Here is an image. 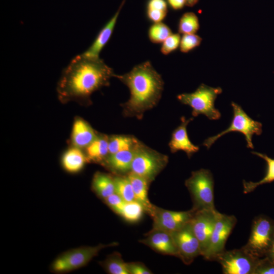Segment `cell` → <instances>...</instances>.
Here are the masks:
<instances>
[{"mask_svg":"<svg viewBox=\"0 0 274 274\" xmlns=\"http://www.w3.org/2000/svg\"><path fill=\"white\" fill-rule=\"evenodd\" d=\"M236 221L234 215H228L217 211L209 245L202 255L205 259L215 260L217 256L225 250L226 242Z\"/></svg>","mask_w":274,"mask_h":274,"instance_id":"10","label":"cell"},{"mask_svg":"<svg viewBox=\"0 0 274 274\" xmlns=\"http://www.w3.org/2000/svg\"><path fill=\"white\" fill-rule=\"evenodd\" d=\"M216 210L195 211L190 221L192 229L200 243L201 256L206 251L216 219Z\"/></svg>","mask_w":274,"mask_h":274,"instance_id":"13","label":"cell"},{"mask_svg":"<svg viewBox=\"0 0 274 274\" xmlns=\"http://www.w3.org/2000/svg\"><path fill=\"white\" fill-rule=\"evenodd\" d=\"M274 237V221L265 216H258L253 222L251 234L244 248L253 256L265 257Z\"/></svg>","mask_w":274,"mask_h":274,"instance_id":"7","label":"cell"},{"mask_svg":"<svg viewBox=\"0 0 274 274\" xmlns=\"http://www.w3.org/2000/svg\"><path fill=\"white\" fill-rule=\"evenodd\" d=\"M253 274H274V261L267 256L259 258Z\"/></svg>","mask_w":274,"mask_h":274,"instance_id":"32","label":"cell"},{"mask_svg":"<svg viewBox=\"0 0 274 274\" xmlns=\"http://www.w3.org/2000/svg\"><path fill=\"white\" fill-rule=\"evenodd\" d=\"M139 142L136 139L132 136H113L109 139V154L132 149L135 147Z\"/></svg>","mask_w":274,"mask_h":274,"instance_id":"25","label":"cell"},{"mask_svg":"<svg viewBox=\"0 0 274 274\" xmlns=\"http://www.w3.org/2000/svg\"><path fill=\"white\" fill-rule=\"evenodd\" d=\"M199 0H186V6L188 7H193L195 5Z\"/></svg>","mask_w":274,"mask_h":274,"instance_id":"39","label":"cell"},{"mask_svg":"<svg viewBox=\"0 0 274 274\" xmlns=\"http://www.w3.org/2000/svg\"><path fill=\"white\" fill-rule=\"evenodd\" d=\"M129 274H152V272L143 263L139 262L127 263Z\"/></svg>","mask_w":274,"mask_h":274,"instance_id":"34","label":"cell"},{"mask_svg":"<svg viewBox=\"0 0 274 274\" xmlns=\"http://www.w3.org/2000/svg\"><path fill=\"white\" fill-rule=\"evenodd\" d=\"M251 153L263 159L266 163V172L264 177L260 181L256 182L243 181L244 193H250L258 186L274 181V159L271 158L265 154L252 151Z\"/></svg>","mask_w":274,"mask_h":274,"instance_id":"23","label":"cell"},{"mask_svg":"<svg viewBox=\"0 0 274 274\" xmlns=\"http://www.w3.org/2000/svg\"><path fill=\"white\" fill-rule=\"evenodd\" d=\"M233 116L230 125L227 129L216 135L207 138L203 145L209 149L215 142L223 135L231 131H237L244 135L247 142V147L254 149L252 137L254 134L259 135L262 132V124L249 117L241 106L231 102Z\"/></svg>","mask_w":274,"mask_h":274,"instance_id":"6","label":"cell"},{"mask_svg":"<svg viewBox=\"0 0 274 274\" xmlns=\"http://www.w3.org/2000/svg\"><path fill=\"white\" fill-rule=\"evenodd\" d=\"M169 6L175 10L182 9L186 5V0H167Z\"/></svg>","mask_w":274,"mask_h":274,"instance_id":"37","label":"cell"},{"mask_svg":"<svg viewBox=\"0 0 274 274\" xmlns=\"http://www.w3.org/2000/svg\"><path fill=\"white\" fill-rule=\"evenodd\" d=\"M185 184L193 202L195 211L216 210L214 204V181L211 172L207 169L193 171Z\"/></svg>","mask_w":274,"mask_h":274,"instance_id":"3","label":"cell"},{"mask_svg":"<svg viewBox=\"0 0 274 274\" xmlns=\"http://www.w3.org/2000/svg\"><path fill=\"white\" fill-rule=\"evenodd\" d=\"M139 242L160 254L178 256L172 235L167 231L152 229L146 234L145 237Z\"/></svg>","mask_w":274,"mask_h":274,"instance_id":"14","label":"cell"},{"mask_svg":"<svg viewBox=\"0 0 274 274\" xmlns=\"http://www.w3.org/2000/svg\"><path fill=\"white\" fill-rule=\"evenodd\" d=\"M259 259L243 247L224 250L217 256L215 260L221 264L224 274H253Z\"/></svg>","mask_w":274,"mask_h":274,"instance_id":"9","label":"cell"},{"mask_svg":"<svg viewBox=\"0 0 274 274\" xmlns=\"http://www.w3.org/2000/svg\"><path fill=\"white\" fill-rule=\"evenodd\" d=\"M86 148L87 159L93 161H103L109 154V138L105 135H97Z\"/></svg>","mask_w":274,"mask_h":274,"instance_id":"22","label":"cell"},{"mask_svg":"<svg viewBox=\"0 0 274 274\" xmlns=\"http://www.w3.org/2000/svg\"><path fill=\"white\" fill-rule=\"evenodd\" d=\"M194 212L193 209L187 211H173L156 207L151 217L153 220L152 229L172 233L189 223Z\"/></svg>","mask_w":274,"mask_h":274,"instance_id":"12","label":"cell"},{"mask_svg":"<svg viewBox=\"0 0 274 274\" xmlns=\"http://www.w3.org/2000/svg\"><path fill=\"white\" fill-rule=\"evenodd\" d=\"M132 186L135 200L140 203L144 211L151 217L152 216L156 206L152 204L148 198V187L150 183L145 178L131 172L127 174Z\"/></svg>","mask_w":274,"mask_h":274,"instance_id":"17","label":"cell"},{"mask_svg":"<svg viewBox=\"0 0 274 274\" xmlns=\"http://www.w3.org/2000/svg\"><path fill=\"white\" fill-rule=\"evenodd\" d=\"M222 92L220 87L215 88L201 84L195 91L180 94L177 98L183 104L192 108L193 117L202 114L210 120H215L221 117L220 112L215 107V101Z\"/></svg>","mask_w":274,"mask_h":274,"instance_id":"4","label":"cell"},{"mask_svg":"<svg viewBox=\"0 0 274 274\" xmlns=\"http://www.w3.org/2000/svg\"><path fill=\"white\" fill-rule=\"evenodd\" d=\"M144 209L142 205L136 200L126 202L120 215L129 222H136L143 216Z\"/></svg>","mask_w":274,"mask_h":274,"instance_id":"29","label":"cell"},{"mask_svg":"<svg viewBox=\"0 0 274 274\" xmlns=\"http://www.w3.org/2000/svg\"><path fill=\"white\" fill-rule=\"evenodd\" d=\"M108 206L116 213L120 215L126 201L116 193L109 196L105 200Z\"/></svg>","mask_w":274,"mask_h":274,"instance_id":"33","label":"cell"},{"mask_svg":"<svg viewBox=\"0 0 274 274\" xmlns=\"http://www.w3.org/2000/svg\"><path fill=\"white\" fill-rule=\"evenodd\" d=\"M127 86L130 91L128 100L122 105L126 116L141 119L144 113L154 108L159 101L163 90L161 76L150 61L134 66L123 75H114Z\"/></svg>","mask_w":274,"mask_h":274,"instance_id":"2","label":"cell"},{"mask_svg":"<svg viewBox=\"0 0 274 274\" xmlns=\"http://www.w3.org/2000/svg\"><path fill=\"white\" fill-rule=\"evenodd\" d=\"M172 33L169 27L162 22L153 23L148 29L150 41L154 44L162 43Z\"/></svg>","mask_w":274,"mask_h":274,"instance_id":"28","label":"cell"},{"mask_svg":"<svg viewBox=\"0 0 274 274\" xmlns=\"http://www.w3.org/2000/svg\"><path fill=\"white\" fill-rule=\"evenodd\" d=\"M202 38L195 33L184 34L181 38L180 50L183 53H187L199 46Z\"/></svg>","mask_w":274,"mask_h":274,"instance_id":"30","label":"cell"},{"mask_svg":"<svg viewBox=\"0 0 274 274\" xmlns=\"http://www.w3.org/2000/svg\"><path fill=\"white\" fill-rule=\"evenodd\" d=\"M168 157L139 142L135 147L130 172L151 183L163 169Z\"/></svg>","mask_w":274,"mask_h":274,"instance_id":"5","label":"cell"},{"mask_svg":"<svg viewBox=\"0 0 274 274\" xmlns=\"http://www.w3.org/2000/svg\"><path fill=\"white\" fill-rule=\"evenodd\" d=\"M126 1H122L114 15L100 29L89 47L82 53L84 55L92 58L99 57L101 51L108 43L113 34L120 13Z\"/></svg>","mask_w":274,"mask_h":274,"instance_id":"15","label":"cell"},{"mask_svg":"<svg viewBox=\"0 0 274 274\" xmlns=\"http://www.w3.org/2000/svg\"><path fill=\"white\" fill-rule=\"evenodd\" d=\"M115 193L126 202L135 200L131 182L127 176L119 175L114 178Z\"/></svg>","mask_w":274,"mask_h":274,"instance_id":"26","label":"cell"},{"mask_svg":"<svg viewBox=\"0 0 274 274\" xmlns=\"http://www.w3.org/2000/svg\"><path fill=\"white\" fill-rule=\"evenodd\" d=\"M102 265L110 274H129L127 263L124 262L120 254L115 252L103 261Z\"/></svg>","mask_w":274,"mask_h":274,"instance_id":"24","label":"cell"},{"mask_svg":"<svg viewBox=\"0 0 274 274\" xmlns=\"http://www.w3.org/2000/svg\"><path fill=\"white\" fill-rule=\"evenodd\" d=\"M92 187L96 194L104 200L115 193L114 178L106 173H96L92 179Z\"/></svg>","mask_w":274,"mask_h":274,"instance_id":"21","label":"cell"},{"mask_svg":"<svg viewBox=\"0 0 274 274\" xmlns=\"http://www.w3.org/2000/svg\"><path fill=\"white\" fill-rule=\"evenodd\" d=\"M265 256L274 261V237L270 248Z\"/></svg>","mask_w":274,"mask_h":274,"instance_id":"38","label":"cell"},{"mask_svg":"<svg viewBox=\"0 0 274 274\" xmlns=\"http://www.w3.org/2000/svg\"><path fill=\"white\" fill-rule=\"evenodd\" d=\"M97 135L91 126L85 120L77 118L72 128L71 141L74 147L86 148Z\"/></svg>","mask_w":274,"mask_h":274,"instance_id":"18","label":"cell"},{"mask_svg":"<svg viewBox=\"0 0 274 274\" xmlns=\"http://www.w3.org/2000/svg\"><path fill=\"white\" fill-rule=\"evenodd\" d=\"M192 120L193 118L187 120L184 117L181 118V123L173 131L168 144L172 153L183 151L190 158L199 150V147L192 143L189 140L187 131V126Z\"/></svg>","mask_w":274,"mask_h":274,"instance_id":"16","label":"cell"},{"mask_svg":"<svg viewBox=\"0 0 274 274\" xmlns=\"http://www.w3.org/2000/svg\"><path fill=\"white\" fill-rule=\"evenodd\" d=\"M199 28L198 18L193 12H186L181 16L178 24V31L181 34L195 33Z\"/></svg>","mask_w":274,"mask_h":274,"instance_id":"27","label":"cell"},{"mask_svg":"<svg viewBox=\"0 0 274 274\" xmlns=\"http://www.w3.org/2000/svg\"><path fill=\"white\" fill-rule=\"evenodd\" d=\"M167 12L154 10L147 9V16L150 21L153 23L162 22L166 17Z\"/></svg>","mask_w":274,"mask_h":274,"instance_id":"35","label":"cell"},{"mask_svg":"<svg viewBox=\"0 0 274 274\" xmlns=\"http://www.w3.org/2000/svg\"><path fill=\"white\" fill-rule=\"evenodd\" d=\"M171 234L178 250V257L184 264H190L197 256H201L200 243L190 221Z\"/></svg>","mask_w":274,"mask_h":274,"instance_id":"11","label":"cell"},{"mask_svg":"<svg viewBox=\"0 0 274 274\" xmlns=\"http://www.w3.org/2000/svg\"><path fill=\"white\" fill-rule=\"evenodd\" d=\"M147 9H154L167 12V4L165 0H149Z\"/></svg>","mask_w":274,"mask_h":274,"instance_id":"36","label":"cell"},{"mask_svg":"<svg viewBox=\"0 0 274 274\" xmlns=\"http://www.w3.org/2000/svg\"><path fill=\"white\" fill-rule=\"evenodd\" d=\"M118 245L116 242L95 246L80 247L67 251L59 256L51 265L55 272H69L87 264L103 249Z\"/></svg>","mask_w":274,"mask_h":274,"instance_id":"8","label":"cell"},{"mask_svg":"<svg viewBox=\"0 0 274 274\" xmlns=\"http://www.w3.org/2000/svg\"><path fill=\"white\" fill-rule=\"evenodd\" d=\"M113 69L104 61L82 53L73 58L63 69L57 86L59 100L86 102L95 91L110 84Z\"/></svg>","mask_w":274,"mask_h":274,"instance_id":"1","label":"cell"},{"mask_svg":"<svg viewBox=\"0 0 274 274\" xmlns=\"http://www.w3.org/2000/svg\"><path fill=\"white\" fill-rule=\"evenodd\" d=\"M181 38L179 33H172L161 43V53L167 55L176 50L180 46Z\"/></svg>","mask_w":274,"mask_h":274,"instance_id":"31","label":"cell"},{"mask_svg":"<svg viewBox=\"0 0 274 274\" xmlns=\"http://www.w3.org/2000/svg\"><path fill=\"white\" fill-rule=\"evenodd\" d=\"M136 145L129 150L109 154L105 160L106 165L111 170L118 174H128L131 170Z\"/></svg>","mask_w":274,"mask_h":274,"instance_id":"19","label":"cell"},{"mask_svg":"<svg viewBox=\"0 0 274 274\" xmlns=\"http://www.w3.org/2000/svg\"><path fill=\"white\" fill-rule=\"evenodd\" d=\"M87 159L80 148L74 147L68 149L62 157L63 168L67 172L75 173L81 170Z\"/></svg>","mask_w":274,"mask_h":274,"instance_id":"20","label":"cell"}]
</instances>
